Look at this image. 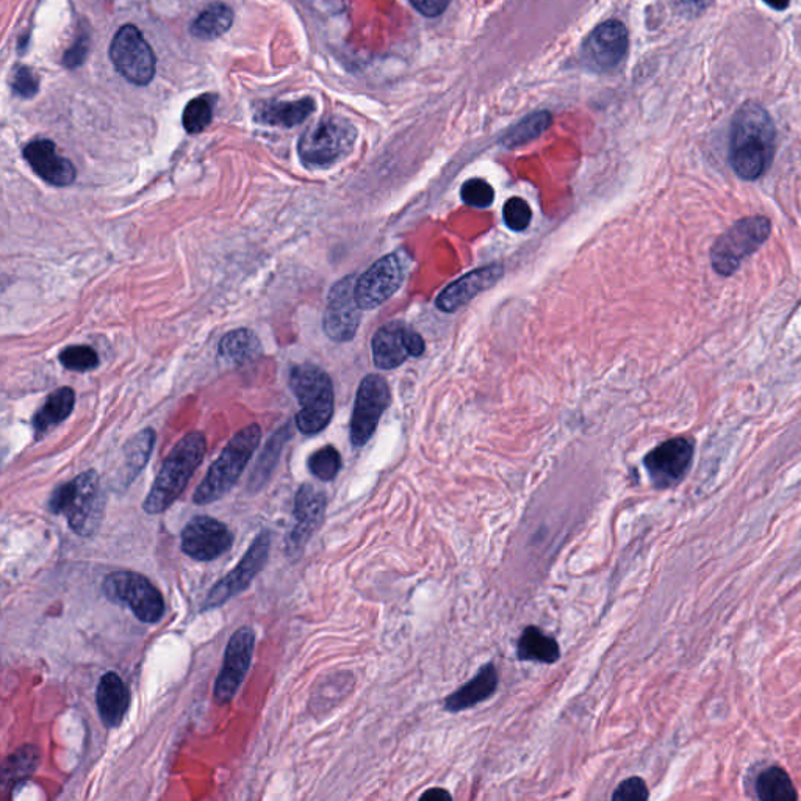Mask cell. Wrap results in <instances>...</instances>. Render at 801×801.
I'll return each instance as SVG.
<instances>
[{
	"instance_id": "cell-41",
	"label": "cell",
	"mask_w": 801,
	"mask_h": 801,
	"mask_svg": "<svg viewBox=\"0 0 801 801\" xmlns=\"http://www.w3.org/2000/svg\"><path fill=\"white\" fill-rule=\"evenodd\" d=\"M88 52H90V38L85 35L79 36L63 57V65L69 69L79 68L87 60Z\"/></svg>"
},
{
	"instance_id": "cell-22",
	"label": "cell",
	"mask_w": 801,
	"mask_h": 801,
	"mask_svg": "<svg viewBox=\"0 0 801 801\" xmlns=\"http://www.w3.org/2000/svg\"><path fill=\"white\" fill-rule=\"evenodd\" d=\"M373 359L381 370H393L410 356L409 329L403 324L390 323L381 327L373 337Z\"/></svg>"
},
{
	"instance_id": "cell-21",
	"label": "cell",
	"mask_w": 801,
	"mask_h": 801,
	"mask_svg": "<svg viewBox=\"0 0 801 801\" xmlns=\"http://www.w3.org/2000/svg\"><path fill=\"white\" fill-rule=\"evenodd\" d=\"M97 711L107 728H119L130 706V692L118 673L102 676L96 690Z\"/></svg>"
},
{
	"instance_id": "cell-30",
	"label": "cell",
	"mask_w": 801,
	"mask_h": 801,
	"mask_svg": "<svg viewBox=\"0 0 801 801\" xmlns=\"http://www.w3.org/2000/svg\"><path fill=\"white\" fill-rule=\"evenodd\" d=\"M155 445V432L152 429H144L140 434L135 435L129 440L124 448V473L123 484L127 485L140 475L141 470L148 464L152 449Z\"/></svg>"
},
{
	"instance_id": "cell-15",
	"label": "cell",
	"mask_w": 801,
	"mask_h": 801,
	"mask_svg": "<svg viewBox=\"0 0 801 801\" xmlns=\"http://www.w3.org/2000/svg\"><path fill=\"white\" fill-rule=\"evenodd\" d=\"M234 534L216 518L199 515L182 531V551L194 561L210 562L232 548Z\"/></svg>"
},
{
	"instance_id": "cell-36",
	"label": "cell",
	"mask_w": 801,
	"mask_h": 801,
	"mask_svg": "<svg viewBox=\"0 0 801 801\" xmlns=\"http://www.w3.org/2000/svg\"><path fill=\"white\" fill-rule=\"evenodd\" d=\"M63 367L72 371H91L99 365V356L90 346H68L60 354Z\"/></svg>"
},
{
	"instance_id": "cell-38",
	"label": "cell",
	"mask_w": 801,
	"mask_h": 801,
	"mask_svg": "<svg viewBox=\"0 0 801 801\" xmlns=\"http://www.w3.org/2000/svg\"><path fill=\"white\" fill-rule=\"evenodd\" d=\"M504 221L509 229L521 232L531 223L532 212L528 202L521 198H511L504 205Z\"/></svg>"
},
{
	"instance_id": "cell-13",
	"label": "cell",
	"mask_w": 801,
	"mask_h": 801,
	"mask_svg": "<svg viewBox=\"0 0 801 801\" xmlns=\"http://www.w3.org/2000/svg\"><path fill=\"white\" fill-rule=\"evenodd\" d=\"M362 309L356 299V276L343 277L329 291L323 327L334 342L353 340L359 329Z\"/></svg>"
},
{
	"instance_id": "cell-28",
	"label": "cell",
	"mask_w": 801,
	"mask_h": 801,
	"mask_svg": "<svg viewBox=\"0 0 801 801\" xmlns=\"http://www.w3.org/2000/svg\"><path fill=\"white\" fill-rule=\"evenodd\" d=\"M234 24V10L223 2H215L201 11V15L191 24V35L198 40H216L229 32Z\"/></svg>"
},
{
	"instance_id": "cell-14",
	"label": "cell",
	"mask_w": 801,
	"mask_h": 801,
	"mask_svg": "<svg viewBox=\"0 0 801 801\" xmlns=\"http://www.w3.org/2000/svg\"><path fill=\"white\" fill-rule=\"evenodd\" d=\"M695 443L689 437H676L656 446L647 454L643 464L656 489H670L683 481L692 460Z\"/></svg>"
},
{
	"instance_id": "cell-12",
	"label": "cell",
	"mask_w": 801,
	"mask_h": 801,
	"mask_svg": "<svg viewBox=\"0 0 801 801\" xmlns=\"http://www.w3.org/2000/svg\"><path fill=\"white\" fill-rule=\"evenodd\" d=\"M390 399V387L378 374H370L360 382L351 418V442L354 446H363L373 437Z\"/></svg>"
},
{
	"instance_id": "cell-3",
	"label": "cell",
	"mask_w": 801,
	"mask_h": 801,
	"mask_svg": "<svg viewBox=\"0 0 801 801\" xmlns=\"http://www.w3.org/2000/svg\"><path fill=\"white\" fill-rule=\"evenodd\" d=\"M52 514L63 515L69 528L80 537H93L101 529L105 496L96 471L88 470L58 485L49 500Z\"/></svg>"
},
{
	"instance_id": "cell-23",
	"label": "cell",
	"mask_w": 801,
	"mask_h": 801,
	"mask_svg": "<svg viewBox=\"0 0 801 801\" xmlns=\"http://www.w3.org/2000/svg\"><path fill=\"white\" fill-rule=\"evenodd\" d=\"M498 684H500L498 670L495 664L490 662L479 670L475 678L446 697L443 706L448 712H462L465 709L475 708L495 694Z\"/></svg>"
},
{
	"instance_id": "cell-25",
	"label": "cell",
	"mask_w": 801,
	"mask_h": 801,
	"mask_svg": "<svg viewBox=\"0 0 801 801\" xmlns=\"http://www.w3.org/2000/svg\"><path fill=\"white\" fill-rule=\"evenodd\" d=\"M517 658L523 662L554 664L561 659L559 643L537 626H528L517 643Z\"/></svg>"
},
{
	"instance_id": "cell-9",
	"label": "cell",
	"mask_w": 801,
	"mask_h": 801,
	"mask_svg": "<svg viewBox=\"0 0 801 801\" xmlns=\"http://www.w3.org/2000/svg\"><path fill=\"white\" fill-rule=\"evenodd\" d=\"M110 58L116 71L133 85H148L157 69V58L143 33L132 26L121 27L110 44Z\"/></svg>"
},
{
	"instance_id": "cell-29",
	"label": "cell",
	"mask_w": 801,
	"mask_h": 801,
	"mask_svg": "<svg viewBox=\"0 0 801 801\" xmlns=\"http://www.w3.org/2000/svg\"><path fill=\"white\" fill-rule=\"evenodd\" d=\"M40 766V750L33 745H24L13 751L4 762L2 770V780L4 789L8 791L11 787L18 786L22 781H26L33 775L36 767Z\"/></svg>"
},
{
	"instance_id": "cell-4",
	"label": "cell",
	"mask_w": 801,
	"mask_h": 801,
	"mask_svg": "<svg viewBox=\"0 0 801 801\" xmlns=\"http://www.w3.org/2000/svg\"><path fill=\"white\" fill-rule=\"evenodd\" d=\"M260 439H262V429L259 424H251L237 432L227 443L220 457L213 462L204 481L194 492V504L207 506L221 500L226 493H229L248 467Z\"/></svg>"
},
{
	"instance_id": "cell-27",
	"label": "cell",
	"mask_w": 801,
	"mask_h": 801,
	"mask_svg": "<svg viewBox=\"0 0 801 801\" xmlns=\"http://www.w3.org/2000/svg\"><path fill=\"white\" fill-rule=\"evenodd\" d=\"M315 110V102L310 97L293 102H270L260 107L257 121L266 126L295 127L304 123Z\"/></svg>"
},
{
	"instance_id": "cell-20",
	"label": "cell",
	"mask_w": 801,
	"mask_h": 801,
	"mask_svg": "<svg viewBox=\"0 0 801 801\" xmlns=\"http://www.w3.org/2000/svg\"><path fill=\"white\" fill-rule=\"evenodd\" d=\"M503 274L504 268L501 265L484 266L479 270L471 271V273L457 279L453 284L448 285L440 293L435 304L443 312H456L460 307L468 304L471 299H475L479 293L493 287L496 282L500 281Z\"/></svg>"
},
{
	"instance_id": "cell-31",
	"label": "cell",
	"mask_w": 801,
	"mask_h": 801,
	"mask_svg": "<svg viewBox=\"0 0 801 801\" xmlns=\"http://www.w3.org/2000/svg\"><path fill=\"white\" fill-rule=\"evenodd\" d=\"M756 792L761 800L766 801H791L798 798L791 776L780 767H770L759 775Z\"/></svg>"
},
{
	"instance_id": "cell-39",
	"label": "cell",
	"mask_w": 801,
	"mask_h": 801,
	"mask_svg": "<svg viewBox=\"0 0 801 801\" xmlns=\"http://www.w3.org/2000/svg\"><path fill=\"white\" fill-rule=\"evenodd\" d=\"M11 87L19 97L32 99L40 91V79H38L36 72L32 68L19 66V68H16L15 74H13Z\"/></svg>"
},
{
	"instance_id": "cell-8",
	"label": "cell",
	"mask_w": 801,
	"mask_h": 801,
	"mask_svg": "<svg viewBox=\"0 0 801 801\" xmlns=\"http://www.w3.org/2000/svg\"><path fill=\"white\" fill-rule=\"evenodd\" d=\"M105 597L123 604L143 623H159L165 614V600L160 590L146 576L135 572L110 573L104 579Z\"/></svg>"
},
{
	"instance_id": "cell-17",
	"label": "cell",
	"mask_w": 801,
	"mask_h": 801,
	"mask_svg": "<svg viewBox=\"0 0 801 801\" xmlns=\"http://www.w3.org/2000/svg\"><path fill=\"white\" fill-rule=\"evenodd\" d=\"M326 493L315 485L304 484L299 487L295 498V525L287 537V553L299 554L309 542L310 537L320 529L326 514Z\"/></svg>"
},
{
	"instance_id": "cell-19",
	"label": "cell",
	"mask_w": 801,
	"mask_h": 801,
	"mask_svg": "<svg viewBox=\"0 0 801 801\" xmlns=\"http://www.w3.org/2000/svg\"><path fill=\"white\" fill-rule=\"evenodd\" d=\"M24 159L47 184L66 187L76 180V168L71 160L58 155L54 141H32L24 148Z\"/></svg>"
},
{
	"instance_id": "cell-33",
	"label": "cell",
	"mask_w": 801,
	"mask_h": 801,
	"mask_svg": "<svg viewBox=\"0 0 801 801\" xmlns=\"http://www.w3.org/2000/svg\"><path fill=\"white\" fill-rule=\"evenodd\" d=\"M551 124L550 113L539 112L534 115L526 116L521 123H518L511 132L504 137L503 143L509 148L521 146L528 141L536 140L540 137Z\"/></svg>"
},
{
	"instance_id": "cell-1",
	"label": "cell",
	"mask_w": 801,
	"mask_h": 801,
	"mask_svg": "<svg viewBox=\"0 0 801 801\" xmlns=\"http://www.w3.org/2000/svg\"><path fill=\"white\" fill-rule=\"evenodd\" d=\"M775 137L772 118L761 105L747 102L737 110L728 159L740 179L758 180L767 173L775 157Z\"/></svg>"
},
{
	"instance_id": "cell-11",
	"label": "cell",
	"mask_w": 801,
	"mask_h": 801,
	"mask_svg": "<svg viewBox=\"0 0 801 801\" xmlns=\"http://www.w3.org/2000/svg\"><path fill=\"white\" fill-rule=\"evenodd\" d=\"M254 647H256V634L249 626H243L230 637L224 653L223 669L216 678L213 690L215 700L220 705L229 703L245 681L251 667Z\"/></svg>"
},
{
	"instance_id": "cell-37",
	"label": "cell",
	"mask_w": 801,
	"mask_h": 801,
	"mask_svg": "<svg viewBox=\"0 0 801 801\" xmlns=\"http://www.w3.org/2000/svg\"><path fill=\"white\" fill-rule=\"evenodd\" d=\"M460 196L465 204L476 209H487L495 201V191L492 185L482 179H470L460 190Z\"/></svg>"
},
{
	"instance_id": "cell-45",
	"label": "cell",
	"mask_w": 801,
	"mask_h": 801,
	"mask_svg": "<svg viewBox=\"0 0 801 801\" xmlns=\"http://www.w3.org/2000/svg\"><path fill=\"white\" fill-rule=\"evenodd\" d=\"M764 2H766L770 8H773V10L778 11L786 10L789 4H791V0H764Z\"/></svg>"
},
{
	"instance_id": "cell-2",
	"label": "cell",
	"mask_w": 801,
	"mask_h": 801,
	"mask_svg": "<svg viewBox=\"0 0 801 801\" xmlns=\"http://www.w3.org/2000/svg\"><path fill=\"white\" fill-rule=\"evenodd\" d=\"M205 451H207V440L202 432H190L184 439H180L163 460L159 475L144 500V512H148L149 515H159L168 511L187 489L194 471L198 470L204 460Z\"/></svg>"
},
{
	"instance_id": "cell-7",
	"label": "cell",
	"mask_w": 801,
	"mask_h": 801,
	"mask_svg": "<svg viewBox=\"0 0 801 801\" xmlns=\"http://www.w3.org/2000/svg\"><path fill=\"white\" fill-rule=\"evenodd\" d=\"M356 138V129L346 119L324 118L302 135L299 157L307 168H327L353 151Z\"/></svg>"
},
{
	"instance_id": "cell-16",
	"label": "cell",
	"mask_w": 801,
	"mask_h": 801,
	"mask_svg": "<svg viewBox=\"0 0 801 801\" xmlns=\"http://www.w3.org/2000/svg\"><path fill=\"white\" fill-rule=\"evenodd\" d=\"M404 281L403 265L395 254L382 257L356 281V299L362 310L376 309L392 298Z\"/></svg>"
},
{
	"instance_id": "cell-32",
	"label": "cell",
	"mask_w": 801,
	"mask_h": 801,
	"mask_svg": "<svg viewBox=\"0 0 801 801\" xmlns=\"http://www.w3.org/2000/svg\"><path fill=\"white\" fill-rule=\"evenodd\" d=\"M215 96L212 94H202L194 97L190 104H187L182 116L185 130L188 133H201L212 123L213 108H215Z\"/></svg>"
},
{
	"instance_id": "cell-43",
	"label": "cell",
	"mask_w": 801,
	"mask_h": 801,
	"mask_svg": "<svg viewBox=\"0 0 801 801\" xmlns=\"http://www.w3.org/2000/svg\"><path fill=\"white\" fill-rule=\"evenodd\" d=\"M711 2L712 0H673L676 8L684 15L689 16L700 15L701 11H705L711 5Z\"/></svg>"
},
{
	"instance_id": "cell-5",
	"label": "cell",
	"mask_w": 801,
	"mask_h": 801,
	"mask_svg": "<svg viewBox=\"0 0 801 801\" xmlns=\"http://www.w3.org/2000/svg\"><path fill=\"white\" fill-rule=\"evenodd\" d=\"M290 388L298 399L296 426L306 435H315L326 428L334 414V387L321 368L302 363L290 371Z\"/></svg>"
},
{
	"instance_id": "cell-24",
	"label": "cell",
	"mask_w": 801,
	"mask_h": 801,
	"mask_svg": "<svg viewBox=\"0 0 801 801\" xmlns=\"http://www.w3.org/2000/svg\"><path fill=\"white\" fill-rule=\"evenodd\" d=\"M76 403V393L69 387H62L52 392L41 410L33 417V432L36 439H41L49 429L65 421L71 415Z\"/></svg>"
},
{
	"instance_id": "cell-40",
	"label": "cell",
	"mask_w": 801,
	"mask_h": 801,
	"mask_svg": "<svg viewBox=\"0 0 801 801\" xmlns=\"http://www.w3.org/2000/svg\"><path fill=\"white\" fill-rule=\"evenodd\" d=\"M648 797L650 794H648L647 784L639 776H633V778L623 781L612 794V800L615 801H645L648 800Z\"/></svg>"
},
{
	"instance_id": "cell-34",
	"label": "cell",
	"mask_w": 801,
	"mask_h": 801,
	"mask_svg": "<svg viewBox=\"0 0 801 801\" xmlns=\"http://www.w3.org/2000/svg\"><path fill=\"white\" fill-rule=\"evenodd\" d=\"M309 470L320 481H332L342 470V456L334 446H324L309 457Z\"/></svg>"
},
{
	"instance_id": "cell-6",
	"label": "cell",
	"mask_w": 801,
	"mask_h": 801,
	"mask_svg": "<svg viewBox=\"0 0 801 801\" xmlns=\"http://www.w3.org/2000/svg\"><path fill=\"white\" fill-rule=\"evenodd\" d=\"M772 232L766 216H748L723 232L711 248V263L720 276H733L740 263L755 254Z\"/></svg>"
},
{
	"instance_id": "cell-10",
	"label": "cell",
	"mask_w": 801,
	"mask_h": 801,
	"mask_svg": "<svg viewBox=\"0 0 801 801\" xmlns=\"http://www.w3.org/2000/svg\"><path fill=\"white\" fill-rule=\"evenodd\" d=\"M271 532L262 531L254 539L249 550L241 559L240 564L227 573L224 578L216 582L210 590L209 595L202 604L201 611L207 612L210 609L220 608L230 598L237 597L238 593L245 592L256 576L265 568L268 557H270Z\"/></svg>"
},
{
	"instance_id": "cell-18",
	"label": "cell",
	"mask_w": 801,
	"mask_h": 801,
	"mask_svg": "<svg viewBox=\"0 0 801 801\" xmlns=\"http://www.w3.org/2000/svg\"><path fill=\"white\" fill-rule=\"evenodd\" d=\"M628 52V30L622 22L608 21L590 33L584 43V55L601 71H609L622 63Z\"/></svg>"
},
{
	"instance_id": "cell-44",
	"label": "cell",
	"mask_w": 801,
	"mask_h": 801,
	"mask_svg": "<svg viewBox=\"0 0 801 801\" xmlns=\"http://www.w3.org/2000/svg\"><path fill=\"white\" fill-rule=\"evenodd\" d=\"M421 800H451V795L443 789H431L421 795Z\"/></svg>"
},
{
	"instance_id": "cell-26",
	"label": "cell",
	"mask_w": 801,
	"mask_h": 801,
	"mask_svg": "<svg viewBox=\"0 0 801 801\" xmlns=\"http://www.w3.org/2000/svg\"><path fill=\"white\" fill-rule=\"evenodd\" d=\"M262 356V343L254 332L237 329L229 332L220 343V359L227 367H241Z\"/></svg>"
},
{
	"instance_id": "cell-35",
	"label": "cell",
	"mask_w": 801,
	"mask_h": 801,
	"mask_svg": "<svg viewBox=\"0 0 801 801\" xmlns=\"http://www.w3.org/2000/svg\"><path fill=\"white\" fill-rule=\"evenodd\" d=\"M285 439L287 437H281V434H277L266 445L265 453L262 454L259 462H257L256 470L252 475V482H249V485H252V489H260L262 485H265L266 479L270 478L274 465L277 464V459H279V454H281Z\"/></svg>"
},
{
	"instance_id": "cell-42",
	"label": "cell",
	"mask_w": 801,
	"mask_h": 801,
	"mask_svg": "<svg viewBox=\"0 0 801 801\" xmlns=\"http://www.w3.org/2000/svg\"><path fill=\"white\" fill-rule=\"evenodd\" d=\"M451 0H410V4L414 5L421 15L424 16H439L443 11L448 8Z\"/></svg>"
}]
</instances>
